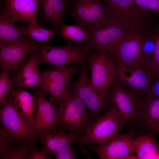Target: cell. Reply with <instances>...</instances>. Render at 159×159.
Masks as SVG:
<instances>
[{
	"instance_id": "27",
	"label": "cell",
	"mask_w": 159,
	"mask_h": 159,
	"mask_svg": "<svg viewBox=\"0 0 159 159\" xmlns=\"http://www.w3.org/2000/svg\"><path fill=\"white\" fill-rule=\"evenodd\" d=\"M32 144L17 143L1 158V159H23L33 150Z\"/></svg>"
},
{
	"instance_id": "5",
	"label": "cell",
	"mask_w": 159,
	"mask_h": 159,
	"mask_svg": "<svg viewBox=\"0 0 159 159\" xmlns=\"http://www.w3.org/2000/svg\"><path fill=\"white\" fill-rule=\"evenodd\" d=\"M107 13L117 19L127 29L149 28L153 15L138 5L134 0H103Z\"/></svg>"
},
{
	"instance_id": "34",
	"label": "cell",
	"mask_w": 159,
	"mask_h": 159,
	"mask_svg": "<svg viewBox=\"0 0 159 159\" xmlns=\"http://www.w3.org/2000/svg\"><path fill=\"white\" fill-rule=\"evenodd\" d=\"M150 95L159 97V77L156 78L152 82Z\"/></svg>"
},
{
	"instance_id": "31",
	"label": "cell",
	"mask_w": 159,
	"mask_h": 159,
	"mask_svg": "<svg viewBox=\"0 0 159 159\" xmlns=\"http://www.w3.org/2000/svg\"><path fill=\"white\" fill-rule=\"evenodd\" d=\"M76 149L69 144L59 150L54 155L56 159H75Z\"/></svg>"
},
{
	"instance_id": "9",
	"label": "cell",
	"mask_w": 159,
	"mask_h": 159,
	"mask_svg": "<svg viewBox=\"0 0 159 159\" xmlns=\"http://www.w3.org/2000/svg\"><path fill=\"white\" fill-rule=\"evenodd\" d=\"M143 97L132 94L115 82L109 94L108 102L123 126L135 127Z\"/></svg>"
},
{
	"instance_id": "23",
	"label": "cell",
	"mask_w": 159,
	"mask_h": 159,
	"mask_svg": "<svg viewBox=\"0 0 159 159\" xmlns=\"http://www.w3.org/2000/svg\"><path fill=\"white\" fill-rule=\"evenodd\" d=\"M25 36L6 11L0 14V47L16 43L22 40Z\"/></svg>"
},
{
	"instance_id": "36",
	"label": "cell",
	"mask_w": 159,
	"mask_h": 159,
	"mask_svg": "<svg viewBox=\"0 0 159 159\" xmlns=\"http://www.w3.org/2000/svg\"><path fill=\"white\" fill-rule=\"evenodd\" d=\"M158 77H159V75L158 76V77L156 78H157Z\"/></svg>"
},
{
	"instance_id": "18",
	"label": "cell",
	"mask_w": 159,
	"mask_h": 159,
	"mask_svg": "<svg viewBox=\"0 0 159 159\" xmlns=\"http://www.w3.org/2000/svg\"><path fill=\"white\" fill-rule=\"evenodd\" d=\"M23 67L11 80L17 90L23 88L33 89L39 86L41 76L38 66L41 63L40 58L33 50Z\"/></svg>"
},
{
	"instance_id": "8",
	"label": "cell",
	"mask_w": 159,
	"mask_h": 159,
	"mask_svg": "<svg viewBox=\"0 0 159 159\" xmlns=\"http://www.w3.org/2000/svg\"><path fill=\"white\" fill-rule=\"evenodd\" d=\"M87 63L91 72L94 87L107 103L115 76V65L110 54L107 53H92Z\"/></svg>"
},
{
	"instance_id": "17",
	"label": "cell",
	"mask_w": 159,
	"mask_h": 159,
	"mask_svg": "<svg viewBox=\"0 0 159 159\" xmlns=\"http://www.w3.org/2000/svg\"><path fill=\"white\" fill-rule=\"evenodd\" d=\"M159 125V97H143L138 114L136 125L140 135L148 133L156 134Z\"/></svg>"
},
{
	"instance_id": "15",
	"label": "cell",
	"mask_w": 159,
	"mask_h": 159,
	"mask_svg": "<svg viewBox=\"0 0 159 159\" xmlns=\"http://www.w3.org/2000/svg\"><path fill=\"white\" fill-rule=\"evenodd\" d=\"M35 40L26 37L19 42L0 47V66L16 75L25 65L33 50Z\"/></svg>"
},
{
	"instance_id": "21",
	"label": "cell",
	"mask_w": 159,
	"mask_h": 159,
	"mask_svg": "<svg viewBox=\"0 0 159 159\" xmlns=\"http://www.w3.org/2000/svg\"><path fill=\"white\" fill-rule=\"evenodd\" d=\"M154 135L148 133L135 137L133 142V154L137 159H159V143Z\"/></svg>"
},
{
	"instance_id": "2",
	"label": "cell",
	"mask_w": 159,
	"mask_h": 159,
	"mask_svg": "<svg viewBox=\"0 0 159 159\" xmlns=\"http://www.w3.org/2000/svg\"><path fill=\"white\" fill-rule=\"evenodd\" d=\"M33 50L39 57L41 63L47 64L57 69L66 68L72 64L81 65L87 63L92 51L82 43L58 47L36 41Z\"/></svg>"
},
{
	"instance_id": "28",
	"label": "cell",
	"mask_w": 159,
	"mask_h": 159,
	"mask_svg": "<svg viewBox=\"0 0 159 159\" xmlns=\"http://www.w3.org/2000/svg\"><path fill=\"white\" fill-rule=\"evenodd\" d=\"M8 71L3 70L0 75V106L7 101L13 86Z\"/></svg>"
},
{
	"instance_id": "6",
	"label": "cell",
	"mask_w": 159,
	"mask_h": 159,
	"mask_svg": "<svg viewBox=\"0 0 159 159\" xmlns=\"http://www.w3.org/2000/svg\"><path fill=\"white\" fill-rule=\"evenodd\" d=\"M0 119L2 128L16 143L32 144L37 140L32 127L21 115L10 94L7 101L0 106Z\"/></svg>"
},
{
	"instance_id": "19",
	"label": "cell",
	"mask_w": 159,
	"mask_h": 159,
	"mask_svg": "<svg viewBox=\"0 0 159 159\" xmlns=\"http://www.w3.org/2000/svg\"><path fill=\"white\" fill-rule=\"evenodd\" d=\"M40 0H7L6 11L15 22L26 21L38 24Z\"/></svg>"
},
{
	"instance_id": "11",
	"label": "cell",
	"mask_w": 159,
	"mask_h": 159,
	"mask_svg": "<svg viewBox=\"0 0 159 159\" xmlns=\"http://www.w3.org/2000/svg\"><path fill=\"white\" fill-rule=\"evenodd\" d=\"M89 70L87 63L81 64L78 77L69 85V89L71 93L82 100L88 109L89 115L95 121L100 116L101 111L106 103L94 87L89 75Z\"/></svg>"
},
{
	"instance_id": "13",
	"label": "cell",
	"mask_w": 159,
	"mask_h": 159,
	"mask_svg": "<svg viewBox=\"0 0 159 159\" xmlns=\"http://www.w3.org/2000/svg\"><path fill=\"white\" fill-rule=\"evenodd\" d=\"M136 132L132 130L121 134L118 132L105 144L97 146L93 143L83 149L84 153H95L100 159H123L133 154V142Z\"/></svg>"
},
{
	"instance_id": "26",
	"label": "cell",
	"mask_w": 159,
	"mask_h": 159,
	"mask_svg": "<svg viewBox=\"0 0 159 159\" xmlns=\"http://www.w3.org/2000/svg\"><path fill=\"white\" fill-rule=\"evenodd\" d=\"M80 26L64 24L60 32L65 40L71 39L83 43L88 41L90 33Z\"/></svg>"
},
{
	"instance_id": "22",
	"label": "cell",
	"mask_w": 159,
	"mask_h": 159,
	"mask_svg": "<svg viewBox=\"0 0 159 159\" xmlns=\"http://www.w3.org/2000/svg\"><path fill=\"white\" fill-rule=\"evenodd\" d=\"M11 94L18 110L20 109V114L26 119L32 127L34 122L36 107V97L28 92L17 90L13 86Z\"/></svg>"
},
{
	"instance_id": "14",
	"label": "cell",
	"mask_w": 159,
	"mask_h": 159,
	"mask_svg": "<svg viewBox=\"0 0 159 159\" xmlns=\"http://www.w3.org/2000/svg\"><path fill=\"white\" fill-rule=\"evenodd\" d=\"M115 65V82L132 94L143 96L150 95L152 83L144 70L128 66Z\"/></svg>"
},
{
	"instance_id": "25",
	"label": "cell",
	"mask_w": 159,
	"mask_h": 159,
	"mask_svg": "<svg viewBox=\"0 0 159 159\" xmlns=\"http://www.w3.org/2000/svg\"><path fill=\"white\" fill-rule=\"evenodd\" d=\"M18 27L26 36L31 37L35 41L42 43L48 42L56 33L55 30L45 29L38 24L31 23Z\"/></svg>"
},
{
	"instance_id": "4",
	"label": "cell",
	"mask_w": 159,
	"mask_h": 159,
	"mask_svg": "<svg viewBox=\"0 0 159 159\" xmlns=\"http://www.w3.org/2000/svg\"><path fill=\"white\" fill-rule=\"evenodd\" d=\"M81 67V64H76L68 68L44 70L41 73L39 91L49 94V100L56 106H63L71 94L68 88L71 79Z\"/></svg>"
},
{
	"instance_id": "33",
	"label": "cell",
	"mask_w": 159,
	"mask_h": 159,
	"mask_svg": "<svg viewBox=\"0 0 159 159\" xmlns=\"http://www.w3.org/2000/svg\"><path fill=\"white\" fill-rule=\"evenodd\" d=\"M52 158L51 156L48 155L43 152L40 151L35 146L32 151L25 157L26 159H51Z\"/></svg>"
},
{
	"instance_id": "12",
	"label": "cell",
	"mask_w": 159,
	"mask_h": 159,
	"mask_svg": "<svg viewBox=\"0 0 159 159\" xmlns=\"http://www.w3.org/2000/svg\"><path fill=\"white\" fill-rule=\"evenodd\" d=\"M34 94L36 97V112L32 126L34 135L37 138L43 132L59 131L58 122L63 106L57 107L39 91Z\"/></svg>"
},
{
	"instance_id": "16",
	"label": "cell",
	"mask_w": 159,
	"mask_h": 159,
	"mask_svg": "<svg viewBox=\"0 0 159 159\" xmlns=\"http://www.w3.org/2000/svg\"><path fill=\"white\" fill-rule=\"evenodd\" d=\"M70 16L77 25L82 28L90 26L107 13L102 0H72Z\"/></svg>"
},
{
	"instance_id": "32",
	"label": "cell",
	"mask_w": 159,
	"mask_h": 159,
	"mask_svg": "<svg viewBox=\"0 0 159 159\" xmlns=\"http://www.w3.org/2000/svg\"><path fill=\"white\" fill-rule=\"evenodd\" d=\"M140 7L159 14V0H134Z\"/></svg>"
},
{
	"instance_id": "20",
	"label": "cell",
	"mask_w": 159,
	"mask_h": 159,
	"mask_svg": "<svg viewBox=\"0 0 159 159\" xmlns=\"http://www.w3.org/2000/svg\"><path fill=\"white\" fill-rule=\"evenodd\" d=\"M47 131L40 133L37 140L42 144V151L50 155H54L59 150L73 142H76L79 137L74 133H66L60 130L57 132Z\"/></svg>"
},
{
	"instance_id": "3",
	"label": "cell",
	"mask_w": 159,
	"mask_h": 159,
	"mask_svg": "<svg viewBox=\"0 0 159 159\" xmlns=\"http://www.w3.org/2000/svg\"><path fill=\"white\" fill-rule=\"evenodd\" d=\"M148 29L141 27L128 30L114 52L109 54L115 65L128 66L144 70L143 50L148 35Z\"/></svg>"
},
{
	"instance_id": "7",
	"label": "cell",
	"mask_w": 159,
	"mask_h": 159,
	"mask_svg": "<svg viewBox=\"0 0 159 159\" xmlns=\"http://www.w3.org/2000/svg\"><path fill=\"white\" fill-rule=\"evenodd\" d=\"M85 106L80 99L71 93L63 107L58 122V128L74 133L79 138L84 135L95 122L87 113Z\"/></svg>"
},
{
	"instance_id": "24",
	"label": "cell",
	"mask_w": 159,
	"mask_h": 159,
	"mask_svg": "<svg viewBox=\"0 0 159 159\" xmlns=\"http://www.w3.org/2000/svg\"><path fill=\"white\" fill-rule=\"evenodd\" d=\"M154 40L151 57L144 64V70L151 83L159 75V26L151 30Z\"/></svg>"
},
{
	"instance_id": "10",
	"label": "cell",
	"mask_w": 159,
	"mask_h": 159,
	"mask_svg": "<svg viewBox=\"0 0 159 159\" xmlns=\"http://www.w3.org/2000/svg\"><path fill=\"white\" fill-rule=\"evenodd\" d=\"M123 125L113 110L109 108L104 115L98 117L91 125L85 133L76 142L81 148L92 143L98 146L105 144L121 131Z\"/></svg>"
},
{
	"instance_id": "1",
	"label": "cell",
	"mask_w": 159,
	"mask_h": 159,
	"mask_svg": "<svg viewBox=\"0 0 159 159\" xmlns=\"http://www.w3.org/2000/svg\"><path fill=\"white\" fill-rule=\"evenodd\" d=\"M85 29L90 33V38L82 43L98 53H113L128 30L107 13L95 24Z\"/></svg>"
},
{
	"instance_id": "29",
	"label": "cell",
	"mask_w": 159,
	"mask_h": 159,
	"mask_svg": "<svg viewBox=\"0 0 159 159\" xmlns=\"http://www.w3.org/2000/svg\"><path fill=\"white\" fill-rule=\"evenodd\" d=\"M51 5L57 15L58 19L63 26V19L67 12L66 0H47Z\"/></svg>"
},
{
	"instance_id": "35",
	"label": "cell",
	"mask_w": 159,
	"mask_h": 159,
	"mask_svg": "<svg viewBox=\"0 0 159 159\" xmlns=\"http://www.w3.org/2000/svg\"><path fill=\"white\" fill-rule=\"evenodd\" d=\"M156 134H158L159 135V125L157 127L156 130Z\"/></svg>"
},
{
	"instance_id": "30",
	"label": "cell",
	"mask_w": 159,
	"mask_h": 159,
	"mask_svg": "<svg viewBox=\"0 0 159 159\" xmlns=\"http://www.w3.org/2000/svg\"><path fill=\"white\" fill-rule=\"evenodd\" d=\"M15 143L11 137L0 127V159L14 145Z\"/></svg>"
}]
</instances>
